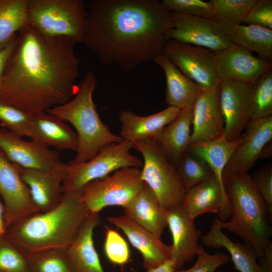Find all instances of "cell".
Instances as JSON below:
<instances>
[{
  "label": "cell",
  "instance_id": "cell-5",
  "mask_svg": "<svg viewBox=\"0 0 272 272\" xmlns=\"http://www.w3.org/2000/svg\"><path fill=\"white\" fill-rule=\"evenodd\" d=\"M95 75L88 72L79 86L75 96L66 103L46 112L71 123L76 129L78 147L70 164L84 163L95 156L103 146L122 140L102 121L93 99L96 86Z\"/></svg>",
  "mask_w": 272,
  "mask_h": 272
},
{
  "label": "cell",
  "instance_id": "cell-30",
  "mask_svg": "<svg viewBox=\"0 0 272 272\" xmlns=\"http://www.w3.org/2000/svg\"><path fill=\"white\" fill-rule=\"evenodd\" d=\"M240 141V137L237 140L230 141L222 135L214 141L191 144L186 152L201 160L209 166L225 191L223 172Z\"/></svg>",
  "mask_w": 272,
  "mask_h": 272
},
{
  "label": "cell",
  "instance_id": "cell-3",
  "mask_svg": "<svg viewBox=\"0 0 272 272\" xmlns=\"http://www.w3.org/2000/svg\"><path fill=\"white\" fill-rule=\"evenodd\" d=\"M90 214L82 201L81 189L64 192L54 207L12 225L5 236L29 256L66 250Z\"/></svg>",
  "mask_w": 272,
  "mask_h": 272
},
{
  "label": "cell",
  "instance_id": "cell-46",
  "mask_svg": "<svg viewBox=\"0 0 272 272\" xmlns=\"http://www.w3.org/2000/svg\"><path fill=\"white\" fill-rule=\"evenodd\" d=\"M8 227L5 218V207L0 195V238L6 235Z\"/></svg>",
  "mask_w": 272,
  "mask_h": 272
},
{
  "label": "cell",
  "instance_id": "cell-12",
  "mask_svg": "<svg viewBox=\"0 0 272 272\" xmlns=\"http://www.w3.org/2000/svg\"><path fill=\"white\" fill-rule=\"evenodd\" d=\"M0 195L5 207L8 228L20 220L39 211L32 199L17 165L0 150Z\"/></svg>",
  "mask_w": 272,
  "mask_h": 272
},
{
  "label": "cell",
  "instance_id": "cell-23",
  "mask_svg": "<svg viewBox=\"0 0 272 272\" xmlns=\"http://www.w3.org/2000/svg\"><path fill=\"white\" fill-rule=\"evenodd\" d=\"M46 147L77 151L76 132L61 119L46 111L32 116L30 137Z\"/></svg>",
  "mask_w": 272,
  "mask_h": 272
},
{
  "label": "cell",
  "instance_id": "cell-22",
  "mask_svg": "<svg viewBox=\"0 0 272 272\" xmlns=\"http://www.w3.org/2000/svg\"><path fill=\"white\" fill-rule=\"evenodd\" d=\"M181 109L169 106L157 113L140 116L130 110H122L119 114L121 123L120 136L130 143L142 140H155L162 130L174 121Z\"/></svg>",
  "mask_w": 272,
  "mask_h": 272
},
{
  "label": "cell",
  "instance_id": "cell-34",
  "mask_svg": "<svg viewBox=\"0 0 272 272\" xmlns=\"http://www.w3.org/2000/svg\"><path fill=\"white\" fill-rule=\"evenodd\" d=\"M175 167L186 191L213 175L203 161L187 152Z\"/></svg>",
  "mask_w": 272,
  "mask_h": 272
},
{
  "label": "cell",
  "instance_id": "cell-32",
  "mask_svg": "<svg viewBox=\"0 0 272 272\" xmlns=\"http://www.w3.org/2000/svg\"><path fill=\"white\" fill-rule=\"evenodd\" d=\"M272 116V69L253 84L249 96L250 120Z\"/></svg>",
  "mask_w": 272,
  "mask_h": 272
},
{
  "label": "cell",
  "instance_id": "cell-27",
  "mask_svg": "<svg viewBox=\"0 0 272 272\" xmlns=\"http://www.w3.org/2000/svg\"><path fill=\"white\" fill-rule=\"evenodd\" d=\"M193 108L181 109L177 117L166 126L155 140L175 166L190 145Z\"/></svg>",
  "mask_w": 272,
  "mask_h": 272
},
{
  "label": "cell",
  "instance_id": "cell-13",
  "mask_svg": "<svg viewBox=\"0 0 272 272\" xmlns=\"http://www.w3.org/2000/svg\"><path fill=\"white\" fill-rule=\"evenodd\" d=\"M213 62L221 81L231 80L249 84L272 69L271 61L256 57L252 52L234 44L213 51Z\"/></svg>",
  "mask_w": 272,
  "mask_h": 272
},
{
  "label": "cell",
  "instance_id": "cell-14",
  "mask_svg": "<svg viewBox=\"0 0 272 272\" xmlns=\"http://www.w3.org/2000/svg\"><path fill=\"white\" fill-rule=\"evenodd\" d=\"M0 150L14 164L25 169L49 170L62 162L59 153L34 140L27 141L3 128Z\"/></svg>",
  "mask_w": 272,
  "mask_h": 272
},
{
  "label": "cell",
  "instance_id": "cell-4",
  "mask_svg": "<svg viewBox=\"0 0 272 272\" xmlns=\"http://www.w3.org/2000/svg\"><path fill=\"white\" fill-rule=\"evenodd\" d=\"M223 178L229 218L225 222L218 220L219 226L250 245L259 258L271 242V215L251 175L224 171Z\"/></svg>",
  "mask_w": 272,
  "mask_h": 272
},
{
  "label": "cell",
  "instance_id": "cell-43",
  "mask_svg": "<svg viewBox=\"0 0 272 272\" xmlns=\"http://www.w3.org/2000/svg\"><path fill=\"white\" fill-rule=\"evenodd\" d=\"M259 264L262 272H272V243L266 247Z\"/></svg>",
  "mask_w": 272,
  "mask_h": 272
},
{
  "label": "cell",
  "instance_id": "cell-47",
  "mask_svg": "<svg viewBox=\"0 0 272 272\" xmlns=\"http://www.w3.org/2000/svg\"><path fill=\"white\" fill-rule=\"evenodd\" d=\"M271 141L267 143L263 148L260 158L262 159L268 158L271 156L272 153Z\"/></svg>",
  "mask_w": 272,
  "mask_h": 272
},
{
  "label": "cell",
  "instance_id": "cell-19",
  "mask_svg": "<svg viewBox=\"0 0 272 272\" xmlns=\"http://www.w3.org/2000/svg\"><path fill=\"white\" fill-rule=\"evenodd\" d=\"M107 221L121 229L131 245L141 253L144 267H157L172 258V246L142 227L125 215L111 216Z\"/></svg>",
  "mask_w": 272,
  "mask_h": 272
},
{
  "label": "cell",
  "instance_id": "cell-21",
  "mask_svg": "<svg viewBox=\"0 0 272 272\" xmlns=\"http://www.w3.org/2000/svg\"><path fill=\"white\" fill-rule=\"evenodd\" d=\"M166 211L167 225L173 239L172 258L178 270L197 256L200 247L198 241L201 232L196 229L194 220L180 206Z\"/></svg>",
  "mask_w": 272,
  "mask_h": 272
},
{
  "label": "cell",
  "instance_id": "cell-7",
  "mask_svg": "<svg viewBox=\"0 0 272 272\" xmlns=\"http://www.w3.org/2000/svg\"><path fill=\"white\" fill-rule=\"evenodd\" d=\"M132 149L141 153V178L152 190L166 210L180 206L186 192L175 166L166 158L154 140L131 143Z\"/></svg>",
  "mask_w": 272,
  "mask_h": 272
},
{
  "label": "cell",
  "instance_id": "cell-37",
  "mask_svg": "<svg viewBox=\"0 0 272 272\" xmlns=\"http://www.w3.org/2000/svg\"><path fill=\"white\" fill-rule=\"evenodd\" d=\"M32 116L11 105L0 102V122L4 128L21 137H30Z\"/></svg>",
  "mask_w": 272,
  "mask_h": 272
},
{
  "label": "cell",
  "instance_id": "cell-40",
  "mask_svg": "<svg viewBox=\"0 0 272 272\" xmlns=\"http://www.w3.org/2000/svg\"><path fill=\"white\" fill-rule=\"evenodd\" d=\"M272 31V1L255 0L246 13L243 22Z\"/></svg>",
  "mask_w": 272,
  "mask_h": 272
},
{
  "label": "cell",
  "instance_id": "cell-17",
  "mask_svg": "<svg viewBox=\"0 0 272 272\" xmlns=\"http://www.w3.org/2000/svg\"><path fill=\"white\" fill-rule=\"evenodd\" d=\"M67 164L63 162L49 170L25 169L17 165L39 212L54 207L63 194L62 183Z\"/></svg>",
  "mask_w": 272,
  "mask_h": 272
},
{
  "label": "cell",
  "instance_id": "cell-41",
  "mask_svg": "<svg viewBox=\"0 0 272 272\" xmlns=\"http://www.w3.org/2000/svg\"><path fill=\"white\" fill-rule=\"evenodd\" d=\"M197 259L193 266L186 269H178L175 272H216L220 266L227 263L230 257L227 254L218 252L209 254L200 245Z\"/></svg>",
  "mask_w": 272,
  "mask_h": 272
},
{
  "label": "cell",
  "instance_id": "cell-2",
  "mask_svg": "<svg viewBox=\"0 0 272 272\" xmlns=\"http://www.w3.org/2000/svg\"><path fill=\"white\" fill-rule=\"evenodd\" d=\"M83 42L106 65L129 72L163 53L172 27L157 0H91Z\"/></svg>",
  "mask_w": 272,
  "mask_h": 272
},
{
  "label": "cell",
  "instance_id": "cell-39",
  "mask_svg": "<svg viewBox=\"0 0 272 272\" xmlns=\"http://www.w3.org/2000/svg\"><path fill=\"white\" fill-rule=\"evenodd\" d=\"M104 250L113 264L122 266L129 261L130 252L127 242L117 231L109 227L106 228Z\"/></svg>",
  "mask_w": 272,
  "mask_h": 272
},
{
  "label": "cell",
  "instance_id": "cell-31",
  "mask_svg": "<svg viewBox=\"0 0 272 272\" xmlns=\"http://www.w3.org/2000/svg\"><path fill=\"white\" fill-rule=\"evenodd\" d=\"M28 0H0V51L29 25Z\"/></svg>",
  "mask_w": 272,
  "mask_h": 272
},
{
  "label": "cell",
  "instance_id": "cell-16",
  "mask_svg": "<svg viewBox=\"0 0 272 272\" xmlns=\"http://www.w3.org/2000/svg\"><path fill=\"white\" fill-rule=\"evenodd\" d=\"M243 131L224 171L244 174L251 169L263 148L271 141L272 116L250 120Z\"/></svg>",
  "mask_w": 272,
  "mask_h": 272
},
{
  "label": "cell",
  "instance_id": "cell-42",
  "mask_svg": "<svg viewBox=\"0 0 272 272\" xmlns=\"http://www.w3.org/2000/svg\"><path fill=\"white\" fill-rule=\"evenodd\" d=\"M252 181L265 201L272 215V166L268 164L257 170L252 176Z\"/></svg>",
  "mask_w": 272,
  "mask_h": 272
},
{
  "label": "cell",
  "instance_id": "cell-25",
  "mask_svg": "<svg viewBox=\"0 0 272 272\" xmlns=\"http://www.w3.org/2000/svg\"><path fill=\"white\" fill-rule=\"evenodd\" d=\"M124 209V215L139 225L161 239L167 226V211L149 186L144 184L132 201Z\"/></svg>",
  "mask_w": 272,
  "mask_h": 272
},
{
  "label": "cell",
  "instance_id": "cell-8",
  "mask_svg": "<svg viewBox=\"0 0 272 272\" xmlns=\"http://www.w3.org/2000/svg\"><path fill=\"white\" fill-rule=\"evenodd\" d=\"M131 149V143L122 139L102 147L95 156L84 163L67 164L63 193L81 190L88 183L122 168H142L143 161L130 153Z\"/></svg>",
  "mask_w": 272,
  "mask_h": 272
},
{
  "label": "cell",
  "instance_id": "cell-24",
  "mask_svg": "<svg viewBox=\"0 0 272 272\" xmlns=\"http://www.w3.org/2000/svg\"><path fill=\"white\" fill-rule=\"evenodd\" d=\"M100 223L99 213H90L66 250L76 272H105L93 241L94 229Z\"/></svg>",
  "mask_w": 272,
  "mask_h": 272
},
{
  "label": "cell",
  "instance_id": "cell-20",
  "mask_svg": "<svg viewBox=\"0 0 272 272\" xmlns=\"http://www.w3.org/2000/svg\"><path fill=\"white\" fill-rule=\"evenodd\" d=\"M180 206L193 220L207 213L218 214L222 222L229 218L227 197L214 175L186 191Z\"/></svg>",
  "mask_w": 272,
  "mask_h": 272
},
{
  "label": "cell",
  "instance_id": "cell-29",
  "mask_svg": "<svg viewBox=\"0 0 272 272\" xmlns=\"http://www.w3.org/2000/svg\"><path fill=\"white\" fill-rule=\"evenodd\" d=\"M218 22L232 44L255 52L259 57L271 61L272 31L256 25H231Z\"/></svg>",
  "mask_w": 272,
  "mask_h": 272
},
{
  "label": "cell",
  "instance_id": "cell-10",
  "mask_svg": "<svg viewBox=\"0 0 272 272\" xmlns=\"http://www.w3.org/2000/svg\"><path fill=\"white\" fill-rule=\"evenodd\" d=\"M163 53L202 91L221 82L214 66L211 50L169 39Z\"/></svg>",
  "mask_w": 272,
  "mask_h": 272
},
{
  "label": "cell",
  "instance_id": "cell-44",
  "mask_svg": "<svg viewBox=\"0 0 272 272\" xmlns=\"http://www.w3.org/2000/svg\"><path fill=\"white\" fill-rule=\"evenodd\" d=\"M16 35L5 48L0 51V89L1 87L2 81L5 66L8 56L13 47Z\"/></svg>",
  "mask_w": 272,
  "mask_h": 272
},
{
  "label": "cell",
  "instance_id": "cell-38",
  "mask_svg": "<svg viewBox=\"0 0 272 272\" xmlns=\"http://www.w3.org/2000/svg\"><path fill=\"white\" fill-rule=\"evenodd\" d=\"M163 7L169 12L216 20L211 1L202 0H162Z\"/></svg>",
  "mask_w": 272,
  "mask_h": 272
},
{
  "label": "cell",
  "instance_id": "cell-9",
  "mask_svg": "<svg viewBox=\"0 0 272 272\" xmlns=\"http://www.w3.org/2000/svg\"><path fill=\"white\" fill-rule=\"evenodd\" d=\"M144 184L140 169L127 167L111 175L91 181L81 189L82 201L90 213H99L104 208H126Z\"/></svg>",
  "mask_w": 272,
  "mask_h": 272
},
{
  "label": "cell",
  "instance_id": "cell-11",
  "mask_svg": "<svg viewBox=\"0 0 272 272\" xmlns=\"http://www.w3.org/2000/svg\"><path fill=\"white\" fill-rule=\"evenodd\" d=\"M172 27L166 34L168 39L201 47L213 51L225 49L232 43L214 19L170 13Z\"/></svg>",
  "mask_w": 272,
  "mask_h": 272
},
{
  "label": "cell",
  "instance_id": "cell-1",
  "mask_svg": "<svg viewBox=\"0 0 272 272\" xmlns=\"http://www.w3.org/2000/svg\"><path fill=\"white\" fill-rule=\"evenodd\" d=\"M76 44L29 25L22 28L5 66L0 102L33 116L70 101L79 88Z\"/></svg>",
  "mask_w": 272,
  "mask_h": 272
},
{
  "label": "cell",
  "instance_id": "cell-35",
  "mask_svg": "<svg viewBox=\"0 0 272 272\" xmlns=\"http://www.w3.org/2000/svg\"><path fill=\"white\" fill-rule=\"evenodd\" d=\"M255 0H211L216 20L231 25L241 24Z\"/></svg>",
  "mask_w": 272,
  "mask_h": 272
},
{
  "label": "cell",
  "instance_id": "cell-18",
  "mask_svg": "<svg viewBox=\"0 0 272 272\" xmlns=\"http://www.w3.org/2000/svg\"><path fill=\"white\" fill-rule=\"evenodd\" d=\"M220 84L202 91L192 107L190 145L214 141L223 134L224 123L220 104Z\"/></svg>",
  "mask_w": 272,
  "mask_h": 272
},
{
  "label": "cell",
  "instance_id": "cell-26",
  "mask_svg": "<svg viewBox=\"0 0 272 272\" xmlns=\"http://www.w3.org/2000/svg\"><path fill=\"white\" fill-rule=\"evenodd\" d=\"M163 70L166 81L165 102L180 109L192 107L202 91L164 54L154 60Z\"/></svg>",
  "mask_w": 272,
  "mask_h": 272
},
{
  "label": "cell",
  "instance_id": "cell-15",
  "mask_svg": "<svg viewBox=\"0 0 272 272\" xmlns=\"http://www.w3.org/2000/svg\"><path fill=\"white\" fill-rule=\"evenodd\" d=\"M250 87L251 84L231 80L221 82L220 104L224 123L223 136L228 141L238 139L250 120Z\"/></svg>",
  "mask_w": 272,
  "mask_h": 272
},
{
  "label": "cell",
  "instance_id": "cell-6",
  "mask_svg": "<svg viewBox=\"0 0 272 272\" xmlns=\"http://www.w3.org/2000/svg\"><path fill=\"white\" fill-rule=\"evenodd\" d=\"M29 25L44 35L83 42L87 11L83 0H28Z\"/></svg>",
  "mask_w": 272,
  "mask_h": 272
},
{
  "label": "cell",
  "instance_id": "cell-33",
  "mask_svg": "<svg viewBox=\"0 0 272 272\" xmlns=\"http://www.w3.org/2000/svg\"><path fill=\"white\" fill-rule=\"evenodd\" d=\"M29 272H76L66 250H53L29 255Z\"/></svg>",
  "mask_w": 272,
  "mask_h": 272
},
{
  "label": "cell",
  "instance_id": "cell-45",
  "mask_svg": "<svg viewBox=\"0 0 272 272\" xmlns=\"http://www.w3.org/2000/svg\"><path fill=\"white\" fill-rule=\"evenodd\" d=\"M176 270L175 261L171 258L157 267L147 270L146 272H175Z\"/></svg>",
  "mask_w": 272,
  "mask_h": 272
},
{
  "label": "cell",
  "instance_id": "cell-36",
  "mask_svg": "<svg viewBox=\"0 0 272 272\" xmlns=\"http://www.w3.org/2000/svg\"><path fill=\"white\" fill-rule=\"evenodd\" d=\"M29 256L5 236L0 238V272H29Z\"/></svg>",
  "mask_w": 272,
  "mask_h": 272
},
{
  "label": "cell",
  "instance_id": "cell-28",
  "mask_svg": "<svg viewBox=\"0 0 272 272\" xmlns=\"http://www.w3.org/2000/svg\"><path fill=\"white\" fill-rule=\"evenodd\" d=\"M200 238L207 247L225 248L230 254L235 268L239 272H262L253 247L246 243L232 241L223 232L217 218L213 222L210 230Z\"/></svg>",
  "mask_w": 272,
  "mask_h": 272
}]
</instances>
